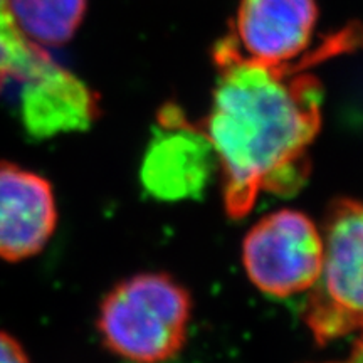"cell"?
<instances>
[{"label":"cell","instance_id":"8fae6325","mask_svg":"<svg viewBox=\"0 0 363 363\" xmlns=\"http://www.w3.org/2000/svg\"><path fill=\"white\" fill-rule=\"evenodd\" d=\"M0 363H30L22 345L6 331H0Z\"/></svg>","mask_w":363,"mask_h":363},{"label":"cell","instance_id":"9c48e42d","mask_svg":"<svg viewBox=\"0 0 363 363\" xmlns=\"http://www.w3.org/2000/svg\"><path fill=\"white\" fill-rule=\"evenodd\" d=\"M22 34L35 44L62 45L83 24L88 0H7Z\"/></svg>","mask_w":363,"mask_h":363},{"label":"cell","instance_id":"7c38bea8","mask_svg":"<svg viewBox=\"0 0 363 363\" xmlns=\"http://www.w3.org/2000/svg\"><path fill=\"white\" fill-rule=\"evenodd\" d=\"M343 363H363V331L360 335V338L357 340L355 345H353L350 357H348L347 362Z\"/></svg>","mask_w":363,"mask_h":363},{"label":"cell","instance_id":"5b68a950","mask_svg":"<svg viewBox=\"0 0 363 363\" xmlns=\"http://www.w3.org/2000/svg\"><path fill=\"white\" fill-rule=\"evenodd\" d=\"M316 0H240L225 35L240 56L289 72L305 71L331 54L313 51Z\"/></svg>","mask_w":363,"mask_h":363},{"label":"cell","instance_id":"3957f363","mask_svg":"<svg viewBox=\"0 0 363 363\" xmlns=\"http://www.w3.org/2000/svg\"><path fill=\"white\" fill-rule=\"evenodd\" d=\"M323 262L303 321L318 345L363 331V202L338 199L323 225Z\"/></svg>","mask_w":363,"mask_h":363},{"label":"cell","instance_id":"30bf717a","mask_svg":"<svg viewBox=\"0 0 363 363\" xmlns=\"http://www.w3.org/2000/svg\"><path fill=\"white\" fill-rule=\"evenodd\" d=\"M49 61V52L22 34L7 0H0V93L11 81L33 78Z\"/></svg>","mask_w":363,"mask_h":363},{"label":"cell","instance_id":"6da1fadb","mask_svg":"<svg viewBox=\"0 0 363 363\" xmlns=\"http://www.w3.org/2000/svg\"><path fill=\"white\" fill-rule=\"evenodd\" d=\"M212 59L216 88L201 126L216 152L225 212L240 219L262 192L288 197L306 184L323 86L306 71L249 61L227 38L217 40Z\"/></svg>","mask_w":363,"mask_h":363},{"label":"cell","instance_id":"7a4b0ae2","mask_svg":"<svg viewBox=\"0 0 363 363\" xmlns=\"http://www.w3.org/2000/svg\"><path fill=\"white\" fill-rule=\"evenodd\" d=\"M192 298L163 272H142L118 283L103 299L98 331L104 347L131 363H163L187 342Z\"/></svg>","mask_w":363,"mask_h":363},{"label":"cell","instance_id":"ba28073f","mask_svg":"<svg viewBox=\"0 0 363 363\" xmlns=\"http://www.w3.org/2000/svg\"><path fill=\"white\" fill-rule=\"evenodd\" d=\"M98 116V94L54 59L33 78L22 81L19 118L34 138L88 130Z\"/></svg>","mask_w":363,"mask_h":363},{"label":"cell","instance_id":"52a82bcc","mask_svg":"<svg viewBox=\"0 0 363 363\" xmlns=\"http://www.w3.org/2000/svg\"><path fill=\"white\" fill-rule=\"evenodd\" d=\"M56 222L51 184L35 172L0 162V259L17 262L39 254Z\"/></svg>","mask_w":363,"mask_h":363},{"label":"cell","instance_id":"277c9868","mask_svg":"<svg viewBox=\"0 0 363 363\" xmlns=\"http://www.w3.org/2000/svg\"><path fill=\"white\" fill-rule=\"evenodd\" d=\"M323 262V235L310 217L281 208L252 225L242 242L251 283L274 298L310 291Z\"/></svg>","mask_w":363,"mask_h":363},{"label":"cell","instance_id":"8992f818","mask_svg":"<svg viewBox=\"0 0 363 363\" xmlns=\"http://www.w3.org/2000/svg\"><path fill=\"white\" fill-rule=\"evenodd\" d=\"M219 169L201 125L189 121L177 104H165L157 118L142 163V184L163 202L199 199Z\"/></svg>","mask_w":363,"mask_h":363}]
</instances>
